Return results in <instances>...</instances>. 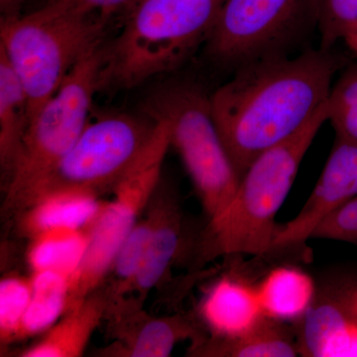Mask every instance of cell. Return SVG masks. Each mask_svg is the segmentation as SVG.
I'll return each instance as SVG.
<instances>
[{"instance_id": "25", "label": "cell", "mask_w": 357, "mask_h": 357, "mask_svg": "<svg viewBox=\"0 0 357 357\" xmlns=\"http://www.w3.org/2000/svg\"><path fill=\"white\" fill-rule=\"evenodd\" d=\"M316 27L321 48L332 50L357 28V0H316Z\"/></svg>"}, {"instance_id": "21", "label": "cell", "mask_w": 357, "mask_h": 357, "mask_svg": "<svg viewBox=\"0 0 357 357\" xmlns=\"http://www.w3.org/2000/svg\"><path fill=\"white\" fill-rule=\"evenodd\" d=\"M147 210L145 218L138 220L132 231L122 243L103 282L102 287L109 296L107 311H112L122 304L124 297L131 293L134 282L139 273L155 225V208L152 201Z\"/></svg>"}, {"instance_id": "23", "label": "cell", "mask_w": 357, "mask_h": 357, "mask_svg": "<svg viewBox=\"0 0 357 357\" xmlns=\"http://www.w3.org/2000/svg\"><path fill=\"white\" fill-rule=\"evenodd\" d=\"M326 103L328 121L337 137L357 143V65L345 70L333 84Z\"/></svg>"}, {"instance_id": "11", "label": "cell", "mask_w": 357, "mask_h": 357, "mask_svg": "<svg viewBox=\"0 0 357 357\" xmlns=\"http://www.w3.org/2000/svg\"><path fill=\"white\" fill-rule=\"evenodd\" d=\"M356 282H338L318 290L309 311L296 324L300 356L357 357V321L351 307Z\"/></svg>"}, {"instance_id": "3", "label": "cell", "mask_w": 357, "mask_h": 357, "mask_svg": "<svg viewBox=\"0 0 357 357\" xmlns=\"http://www.w3.org/2000/svg\"><path fill=\"white\" fill-rule=\"evenodd\" d=\"M326 121L328 103L292 137L263 152L250 164L229 206L208 220L199 243V258L210 261L220 256H261L273 251L277 215Z\"/></svg>"}, {"instance_id": "15", "label": "cell", "mask_w": 357, "mask_h": 357, "mask_svg": "<svg viewBox=\"0 0 357 357\" xmlns=\"http://www.w3.org/2000/svg\"><path fill=\"white\" fill-rule=\"evenodd\" d=\"M109 296L96 289L77 301L36 344L21 351L22 357H79L84 354L91 335L107 318Z\"/></svg>"}, {"instance_id": "18", "label": "cell", "mask_w": 357, "mask_h": 357, "mask_svg": "<svg viewBox=\"0 0 357 357\" xmlns=\"http://www.w3.org/2000/svg\"><path fill=\"white\" fill-rule=\"evenodd\" d=\"M30 123L24 88L0 51V165L4 185L13 175Z\"/></svg>"}, {"instance_id": "28", "label": "cell", "mask_w": 357, "mask_h": 357, "mask_svg": "<svg viewBox=\"0 0 357 357\" xmlns=\"http://www.w3.org/2000/svg\"><path fill=\"white\" fill-rule=\"evenodd\" d=\"M25 1L26 0H0L1 18L20 15L21 8L24 6Z\"/></svg>"}, {"instance_id": "1", "label": "cell", "mask_w": 357, "mask_h": 357, "mask_svg": "<svg viewBox=\"0 0 357 357\" xmlns=\"http://www.w3.org/2000/svg\"><path fill=\"white\" fill-rule=\"evenodd\" d=\"M331 50L277 54L237 68L210 93L211 115L239 177L325 107L338 69Z\"/></svg>"}, {"instance_id": "9", "label": "cell", "mask_w": 357, "mask_h": 357, "mask_svg": "<svg viewBox=\"0 0 357 357\" xmlns=\"http://www.w3.org/2000/svg\"><path fill=\"white\" fill-rule=\"evenodd\" d=\"M316 27V0H225L206 52L225 66H241L286 54L287 47Z\"/></svg>"}, {"instance_id": "20", "label": "cell", "mask_w": 357, "mask_h": 357, "mask_svg": "<svg viewBox=\"0 0 357 357\" xmlns=\"http://www.w3.org/2000/svg\"><path fill=\"white\" fill-rule=\"evenodd\" d=\"M33 294L18 340L45 333L62 318L70 302V278L56 271L34 272Z\"/></svg>"}, {"instance_id": "4", "label": "cell", "mask_w": 357, "mask_h": 357, "mask_svg": "<svg viewBox=\"0 0 357 357\" xmlns=\"http://www.w3.org/2000/svg\"><path fill=\"white\" fill-rule=\"evenodd\" d=\"M107 24L47 3L26 15L1 18L0 51L24 88L30 121L74 66L105 41Z\"/></svg>"}, {"instance_id": "8", "label": "cell", "mask_w": 357, "mask_h": 357, "mask_svg": "<svg viewBox=\"0 0 357 357\" xmlns=\"http://www.w3.org/2000/svg\"><path fill=\"white\" fill-rule=\"evenodd\" d=\"M156 123L149 144L114 188V198L103 204L89 229L83 260L70 278L69 307L102 286L122 243L161 184L162 167L171 141L165 122Z\"/></svg>"}, {"instance_id": "5", "label": "cell", "mask_w": 357, "mask_h": 357, "mask_svg": "<svg viewBox=\"0 0 357 357\" xmlns=\"http://www.w3.org/2000/svg\"><path fill=\"white\" fill-rule=\"evenodd\" d=\"M143 112L165 122L171 146L184 162L208 220L234 199L239 185L234 168L211 115L210 95L192 82H172L148 96Z\"/></svg>"}, {"instance_id": "19", "label": "cell", "mask_w": 357, "mask_h": 357, "mask_svg": "<svg viewBox=\"0 0 357 357\" xmlns=\"http://www.w3.org/2000/svg\"><path fill=\"white\" fill-rule=\"evenodd\" d=\"M196 356L294 357L300 356L297 340L283 324L265 318L250 332L234 338L203 340L190 351Z\"/></svg>"}, {"instance_id": "30", "label": "cell", "mask_w": 357, "mask_h": 357, "mask_svg": "<svg viewBox=\"0 0 357 357\" xmlns=\"http://www.w3.org/2000/svg\"><path fill=\"white\" fill-rule=\"evenodd\" d=\"M351 307H352V312H354V318H356V321H357V282H356V285H354V289H352Z\"/></svg>"}, {"instance_id": "12", "label": "cell", "mask_w": 357, "mask_h": 357, "mask_svg": "<svg viewBox=\"0 0 357 357\" xmlns=\"http://www.w3.org/2000/svg\"><path fill=\"white\" fill-rule=\"evenodd\" d=\"M109 318L116 340L109 351L114 356L167 357L181 340H203L191 319L181 314L153 318L142 307H130Z\"/></svg>"}, {"instance_id": "6", "label": "cell", "mask_w": 357, "mask_h": 357, "mask_svg": "<svg viewBox=\"0 0 357 357\" xmlns=\"http://www.w3.org/2000/svg\"><path fill=\"white\" fill-rule=\"evenodd\" d=\"M102 43L74 66L55 95L30 121L20 159L6 185L4 211L9 215L20 213L89 123L93 96L100 91Z\"/></svg>"}, {"instance_id": "14", "label": "cell", "mask_w": 357, "mask_h": 357, "mask_svg": "<svg viewBox=\"0 0 357 357\" xmlns=\"http://www.w3.org/2000/svg\"><path fill=\"white\" fill-rule=\"evenodd\" d=\"M199 312L215 338L239 337L266 318L256 285L236 276H223L215 282L204 294Z\"/></svg>"}, {"instance_id": "22", "label": "cell", "mask_w": 357, "mask_h": 357, "mask_svg": "<svg viewBox=\"0 0 357 357\" xmlns=\"http://www.w3.org/2000/svg\"><path fill=\"white\" fill-rule=\"evenodd\" d=\"M31 239L27 260L33 273L56 271L72 278L86 252L89 229L49 230Z\"/></svg>"}, {"instance_id": "7", "label": "cell", "mask_w": 357, "mask_h": 357, "mask_svg": "<svg viewBox=\"0 0 357 357\" xmlns=\"http://www.w3.org/2000/svg\"><path fill=\"white\" fill-rule=\"evenodd\" d=\"M156 126L147 114L128 112L89 122L69 152L30 194L20 213L52 192L77 190L100 196L114 191L149 144Z\"/></svg>"}, {"instance_id": "24", "label": "cell", "mask_w": 357, "mask_h": 357, "mask_svg": "<svg viewBox=\"0 0 357 357\" xmlns=\"http://www.w3.org/2000/svg\"><path fill=\"white\" fill-rule=\"evenodd\" d=\"M33 294L32 279L9 275L0 281V340L2 344L18 340L21 323Z\"/></svg>"}, {"instance_id": "29", "label": "cell", "mask_w": 357, "mask_h": 357, "mask_svg": "<svg viewBox=\"0 0 357 357\" xmlns=\"http://www.w3.org/2000/svg\"><path fill=\"white\" fill-rule=\"evenodd\" d=\"M344 41L345 44L349 46V48L351 49L352 53L357 57V28L356 30H354Z\"/></svg>"}, {"instance_id": "13", "label": "cell", "mask_w": 357, "mask_h": 357, "mask_svg": "<svg viewBox=\"0 0 357 357\" xmlns=\"http://www.w3.org/2000/svg\"><path fill=\"white\" fill-rule=\"evenodd\" d=\"M160 184L152 199L155 225L146 255L130 294L133 306L142 307L148 294L163 282L177 259L183 243V215L177 198Z\"/></svg>"}, {"instance_id": "10", "label": "cell", "mask_w": 357, "mask_h": 357, "mask_svg": "<svg viewBox=\"0 0 357 357\" xmlns=\"http://www.w3.org/2000/svg\"><path fill=\"white\" fill-rule=\"evenodd\" d=\"M357 197V143L335 138L318 182L300 213L277 227L273 250L306 243L319 225Z\"/></svg>"}, {"instance_id": "16", "label": "cell", "mask_w": 357, "mask_h": 357, "mask_svg": "<svg viewBox=\"0 0 357 357\" xmlns=\"http://www.w3.org/2000/svg\"><path fill=\"white\" fill-rule=\"evenodd\" d=\"M93 192L64 190L49 192L18 213L20 227L32 237L54 229H88L103 204Z\"/></svg>"}, {"instance_id": "26", "label": "cell", "mask_w": 357, "mask_h": 357, "mask_svg": "<svg viewBox=\"0 0 357 357\" xmlns=\"http://www.w3.org/2000/svg\"><path fill=\"white\" fill-rule=\"evenodd\" d=\"M312 238L331 239L357 245V197L326 218Z\"/></svg>"}, {"instance_id": "17", "label": "cell", "mask_w": 357, "mask_h": 357, "mask_svg": "<svg viewBox=\"0 0 357 357\" xmlns=\"http://www.w3.org/2000/svg\"><path fill=\"white\" fill-rule=\"evenodd\" d=\"M256 289L265 317L282 324L301 321L318 294L311 275L295 266L273 268Z\"/></svg>"}, {"instance_id": "27", "label": "cell", "mask_w": 357, "mask_h": 357, "mask_svg": "<svg viewBox=\"0 0 357 357\" xmlns=\"http://www.w3.org/2000/svg\"><path fill=\"white\" fill-rule=\"evenodd\" d=\"M133 0H46L51 4L81 15L98 16L109 20L110 16L124 6H128Z\"/></svg>"}, {"instance_id": "2", "label": "cell", "mask_w": 357, "mask_h": 357, "mask_svg": "<svg viewBox=\"0 0 357 357\" xmlns=\"http://www.w3.org/2000/svg\"><path fill=\"white\" fill-rule=\"evenodd\" d=\"M225 0H133L103 41L100 89H129L180 67L206 42Z\"/></svg>"}]
</instances>
